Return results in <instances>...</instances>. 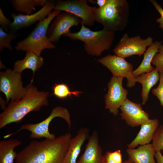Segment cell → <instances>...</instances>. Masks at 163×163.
Returning a JSON list of instances; mask_svg holds the SVG:
<instances>
[{
    "label": "cell",
    "mask_w": 163,
    "mask_h": 163,
    "mask_svg": "<svg viewBox=\"0 0 163 163\" xmlns=\"http://www.w3.org/2000/svg\"><path fill=\"white\" fill-rule=\"evenodd\" d=\"M156 119H149L141 125L140 129L134 140L128 145L129 149H134L139 145L149 144L152 140L154 133L159 126Z\"/></svg>",
    "instance_id": "17"
},
{
    "label": "cell",
    "mask_w": 163,
    "mask_h": 163,
    "mask_svg": "<svg viewBox=\"0 0 163 163\" xmlns=\"http://www.w3.org/2000/svg\"><path fill=\"white\" fill-rule=\"evenodd\" d=\"M53 88V94L61 99L66 98L68 96L71 97L72 95L78 96L82 93L79 91H71L68 86L64 83L55 84Z\"/></svg>",
    "instance_id": "24"
},
{
    "label": "cell",
    "mask_w": 163,
    "mask_h": 163,
    "mask_svg": "<svg viewBox=\"0 0 163 163\" xmlns=\"http://www.w3.org/2000/svg\"><path fill=\"white\" fill-rule=\"evenodd\" d=\"M161 43V42L155 41L146 49L141 63L133 71V74L135 77L143 73L150 72L154 69L151 65L152 62L155 55L158 52L159 47Z\"/></svg>",
    "instance_id": "21"
},
{
    "label": "cell",
    "mask_w": 163,
    "mask_h": 163,
    "mask_svg": "<svg viewBox=\"0 0 163 163\" xmlns=\"http://www.w3.org/2000/svg\"><path fill=\"white\" fill-rule=\"evenodd\" d=\"M49 26L47 36L52 43H56L62 35L70 31L73 26H78L81 23V19L75 15L67 12L60 13L55 18Z\"/></svg>",
    "instance_id": "12"
},
{
    "label": "cell",
    "mask_w": 163,
    "mask_h": 163,
    "mask_svg": "<svg viewBox=\"0 0 163 163\" xmlns=\"http://www.w3.org/2000/svg\"><path fill=\"white\" fill-rule=\"evenodd\" d=\"M46 0H12L11 2L15 10L29 15L32 14L36 6H43Z\"/></svg>",
    "instance_id": "23"
},
{
    "label": "cell",
    "mask_w": 163,
    "mask_h": 163,
    "mask_svg": "<svg viewBox=\"0 0 163 163\" xmlns=\"http://www.w3.org/2000/svg\"><path fill=\"white\" fill-rule=\"evenodd\" d=\"M61 11L54 10L44 19L40 21L27 37L17 43L15 49L30 51L40 56L44 49L55 48L56 46L49 40L47 33L51 21Z\"/></svg>",
    "instance_id": "5"
},
{
    "label": "cell",
    "mask_w": 163,
    "mask_h": 163,
    "mask_svg": "<svg viewBox=\"0 0 163 163\" xmlns=\"http://www.w3.org/2000/svg\"><path fill=\"white\" fill-rule=\"evenodd\" d=\"M18 34L15 32L8 33L5 32L3 29L0 27V50L2 51L5 47L11 50H13L11 43V41L16 38Z\"/></svg>",
    "instance_id": "25"
},
{
    "label": "cell",
    "mask_w": 163,
    "mask_h": 163,
    "mask_svg": "<svg viewBox=\"0 0 163 163\" xmlns=\"http://www.w3.org/2000/svg\"><path fill=\"white\" fill-rule=\"evenodd\" d=\"M150 1L160 14L161 17L157 18L156 21L159 24L160 28L163 30V9L156 1L150 0Z\"/></svg>",
    "instance_id": "29"
},
{
    "label": "cell",
    "mask_w": 163,
    "mask_h": 163,
    "mask_svg": "<svg viewBox=\"0 0 163 163\" xmlns=\"http://www.w3.org/2000/svg\"><path fill=\"white\" fill-rule=\"evenodd\" d=\"M152 145L155 152H163V125L159 126L156 130L152 139Z\"/></svg>",
    "instance_id": "26"
},
{
    "label": "cell",
    "mask_w": 163,
    "mask_h": 163,
    "mask_svg": "<svg viewBox=\"0 0 163 163\" xmlns=\"http://www.w3.org/2000/svg\"><path fill=\"white\" fill-rule=\"evenodd\" d=\"M159 83L158 87L152 90L153 94L160 101L161 105L163 107V71L159 72Z\"/></svg>",
    "instance_id": "28"
},
{
    "label": "cell",
    "mask_w": 163,
    "mask_h": 163,
    "mask_svg": "<svg viewBox=\"0 0 163 163\" xmlns=\"http://www.w3.org/2000/svg\"><path fill=\"white\" fill-rule=\"evenodd\" d=\"M97 61L108 69L113 76L126 78L127 87L131 88L135 85L133 65L124 58L116 55L109 54L98 59Z\"/></svg>",
    "instance_id": "10"
},
{
    "label": "cell",
    "mask_w": 163,
    "mask_h": 163,
    "mask_svg": "<svg viewBox=\"0 0 163 163\" xmlns=\"http://www.w3.org/2000/svg\"><path fill=\"white\" fill-rule=\"evenodd\" d=\"M127 163H133L131 161L129 160V159H128L127 160Z\"/></svg>",
    "instance_id": "36"
},
{
    "label": "cell",
    "mask_w": 163,
    "mask_h": 163,
    "mask_svg": "<svg viewBox=\"0 0 163 163\" xmlns=\"http://www.w3.org/2000/svg\"><path fill=\"white\" fill-rule=\"evenodd\" d=\"M80 30L76 32L70 31L64 35L72 40H78L84 43V48L88 54L99 56L108 50L114 40L115 32L104 29L94 31L81 22Z\"/></svg>",
    "instance_id": "4"
},
{
    "label": "cell",
    "mask_w": 163,
    "mask_h": 163,
    "mask_svg": "<svg viewBox=\"0 0 163 163\" xmlns=\"http://www.w3.org/2000/svg\"><path fill=\"white\" fill-rule=\"evenodd\" d=\"M154 157L156 160V163H163V155L161 153V151L156 152Z\"/></svg>",
    "instance_id": "32"
},
{
    "label": "cell",
    "mask_w": 163,
    "mask_h": 163,
    "mask_svg": "<svg viewBox=\"0 0 163 163\" xmlns=\"http://www.w3.org/2000/svg\"><path fill=\"white\" fill-rule=\"evenodd\" d=\"M159 78L160 73L156 68L150 72L143 73L135 77L136 82L140 83L142 85V105L146 103L151 89L157 83Z\"/></svg>",
    "instance_id": "20"
},
{
    "label": "cell",
    "mask_w": 163,
    "mask_h": 163,
    "mask_svg": "<svg viewBox=\"0 0 163 163\" xmlns=\"http://www.w3.org/2000/svg\"><path fill=\"white\" fill-rule=\"evenodd\" d=\"M31 82L26 87V93L21 99L12 101L0 114V129L12 123H19L28 113L38 111L49 104V93L39 91Z\"/></svg>",
    "instance_id": "2"
},
{
    "label": "cell",
    "mask_w": 163,
    "mask_h": 163,
    "mask_svg": "<svg viewBox=\"0 0 163 163\" xmlns=\"http://www.w3.org/2000/svg\"><path fill=\"white\" fill-rule=\"evenodd\" d=\"M123 77L113 76L109 82L108 90L105 96V108L116 116L120 106L127 98V90L123 87Z\"/></svg>",
    "instance_id": "11"
},
{
    "label": "cell",
    "mask_w": 163,
    "mask_h": 163,
    "mask_svg": "<svg viewBox=\"0 0 163 163\" xmlns=\"http://www.w3.org/2000/svg\"><path fill=\"white\" fill-rule=\"evenodd\" d=\"M151 37L145 39L140 35L129 37L127 33L124 34L113 50L117 55L125 58L134 55L141 56L144 54L147 47L153 43Z\"/></svg>",
    "instance_id": "9"
},
{
    "label": "cell",
    "mask_w": 163,
    "mask_h": 163,
    "mask_svg": "<svg viewBox=\"0 0 163 163\" xmlns=\"http://www.w3.org/2000/svg\"><path fill=\"white\" fill-rule=\"evenodd\" d=\"M87 1L88 2L93 4H96V1L92 0H87Z\"/></svg>",
    "instance_id": "35"
},
{
    "label": "cell",
    "mask_w": 163,
    "mask_h": 163,
    "mask_svg": "<svg viewBox=\"0 0 163 163\" xmlns=\"http://www.w3.org/2000/svg\"><path fill=\"white\" fill-rule=\"evenodd\" d=\"M12 22L6 18L2 10L0 8V24L3 29L8 31L10 28V25Z\"/></svg>",
    "instance_id": "30"
},
{
    "label": "cell",
    "mask_w": 163,
    "mask_h": 163,
    "mask_svg": "<svg viewBox=\"0 0 163 163\" xmlns=\"http://www.w3.org/2000/svg\"><path fill=\"white\" fill-rule=\"evenodd\" d=\"M120 108L121 119L132 127L141 125L149 119V114L143 110L140 104L134 103L127 98Z\"/></svg>",
    "instance_id": "14"
},
{
    "label": "cell",
    "mask_w": 163,
    "mask_h": 163,
    "mask_svg": "<svg viewBox=\"0 0 163 163\" xmlns=\"http://www.w3.org/2000/svg\"><path fill=\"white\" fill-rule=\"evenodd\" d=\"M110 152H107L103 155L101 163H127V160L122 162L117 161L113 160L110 155Z\"/></svg>",
    "instance_id": "31"
},
{
    "label": "cell",
    "mask_w": 163,
    "mask_h": 163,
    "mask_svg": "<svg viewBox=\"0 0 163 163\" xmlns=\"http://www.w3.org/2000/svg\"><path fill=\"white\" fill-rule=\"evenodd\" d=\"M128 159L133 163H156L154 159L155 151L152 144L140 145L137 149L126 150Z\"/></svg>",
    "instance_id": "18"
},
{
    "label": "cell",
    "mask_w": 163,
    "mask_h": 163,
    "mask_svg": "<svg viewBox=\"0 0 163 163\" xmlns=\"http://www.w3.org/2000/svg\"><path fill=\"white\" fill-rule=\"evenodd\" d=\"M129 14L126 0H107L103 7L97 8L94 18L103 29L114 32L123 31L128 25Z\"/></svg>",
    "instance_id": "3"
},
{
    "label": "cell",
    "mask_w": 163,
    "mask_h": 163,
    "mask_svg": "<svg viewBox=\"0 0 163 163\" xmlns=\"http://www.w3.org/2000/svg\"><path fill=\"white\" fill-rule=\"evenodd\" d=\"M44 63V59L34 53L26 52L24 58L22 60L17 61L14 64L13 70L15 72L21 73L26 69H31L33 75L35 72L41 67Z\"/></svg>",
    "instance_id": "19"
},
{
    "label": "cell",
    "mask_w": 163,
    "mask_h": 163,
    "mask_svg": "<svg viewBox=\"0 0 163 163\" xmlns=\"http://www.w3.org/2000/svg\"><path fill=\"white\" fill-rule=\"evenodd\" d=\"M86 0H57L54 10L63 11L79 18L85 26H93L95 22L94 13L96 7L89 5Z\"/></svg>",
    "instance_id": "8"
},
{
    "label": "cell",
    "mask_w": 163,
    "mask_h": 163,
    "mask_svg": "<svg viewBox=\"0 0 163 163\" xmlns=\"http://www.w3.org/2000/svg\"><path fill=\"white\" fill-rule=\"evenodd\" d=\"M152 64L155 66L158 71H163V45L161 44L158 49V52L154 56Z\"/></svg>",
    "instance_id": "27"
},
{
    "label": "cell",
    "mask_w": 163,
    "mask_h": 163,
    "mask_svg": "<svg viewBox=\"0 0 163 163\" xmlns=\"http://www.w3.org/2000/svg\"><path fill=\"white\" fill-rule=\"evenodd\" d=\"M72 138L66 133L53 139L33 140L17 153L15 163H63Z\"/></svg>",
    "instance_id": "1"
},
{
    "label": "cell",
    "mask_w": 163,
    "mask_h": 163,
    "mask_svg": "<svg viewBox=\"0 0 163 163\" xmlns=\"http://www.w3.org/2000/svg\"><path fill=\"white\" fill-rule=\"evenodd\" d=\"M107 0H96V4L98 6L99 8L103 7L106 3Z\"/></svg>",
    "instance_id": "33"
},
{
    "label": "cell",
    "mask_w": 163,
    "mask_h": 163,
    "mask_svg": "<svg viewBox=\"0 0 163 163\" xmlns=\"http://www.w3.org/2000/svg\"><path fill=\"white\" fill-rule=\"evenodd\" d=\"M56 3L55 0H47L45 5L41 9L30 14H16L14 13H12L11 17L13 19V21L9 28L11 33L15 32L20 29L31 25L38 21L44 19L54 9Z\"/></svg>",
    "instance_id": "13"
},
{
    "label": "cell",
    "mask_w": 163,
    "mask_h": 163,
    "mask_svg": "<svg viewBox=\"0 0 163 163\" xmlns=\"http://www.w3.org/2000/svg\"><path fill=\"white\" fill-rule=\"evenodd\" d=\"M0 91L5 95L6 101H18L26 93V87L23 86L21 73L10 69H6L0 73Z\"/></svg>",
    "instance_id": "7"
},
{
    "label": "cell",
    "mask_w": 163,
    "mask_h": 163,
    "mask_svg": "<svg viewBox=\"0 0 163 163\" xmlns=\"http://www.w3.org/2000/svg\"><path fill=\"white\" fill-rule=\"evenodd\" d=\"M103 155L97 130L89 137L85 152L77 163H101Z\"/></svg>",
    "instance_id": "15"
},
{
    "label": "cell",
    "mask_w": 163,
    "mask_h": 163,
    "mask_svg": "<svg viewBox=\"0 0 163 163\" xmlns=\"http://www.w3.org/2000/svg\"><path fill=\"white\" fill-rule=\"evenodd\" d=\"M60 117L64 119L68 124L69 128L71 126L70 113L65 107L62 106L55 107L52 110L50 115L45 120L36 123H27L22 125L19 130H26L31 133L30 137L31 139H53L56 138L55 135L50 133L49 130L50 124L55 118Z\"/></svg>",
    "instance_id": "6"
},
{
    "label": "cell",
    "mask_w": 163,
    "mask_h": 163,
    "mask_svg": "<svg viewBox=\"0 0 163 163\" xmlns=\"http://www.w3.org/2000/svg\"><path fill=\"white\" fill-rule=\"evenodd\" d=\"M21 142L17 139L4 140L0 141V163H13L17 153L14 148L20 145Z\"/></svg>",
    "instance_id": "22"
},
{
    "label": "cell",
    "mask_w": 163,
    "mask_h": 163,
    "mask_svg": "<svg viewBox=\"0 0 163 163\" xmlns=\"http://www.w3.org/2000/svg\"><path fill=\"white\" fill-rule=\"evenodd\" d=\"M89 130L87 128H80L77 134L72 138L63 163H77V158L85 141L89 138Z\"/></svg>",
    "instance_id": "16"
},
{
    "label": "cell",
    "mask_w": 163,
    "mask_h": 163,
    "mask_svg": "<svg viewBox=\"0 0 163 163\" xmlns=\"http://www.w3.org/2000/svg\"><path fill=\"white\" fill-rule=\"evenodd\" d=\"M6 103L5 101H4V100H3L2 98H0V104H1V108L5 110L7 106H6Z\"/></svg>",
    "instance_id": "34"
}]
</instances>
